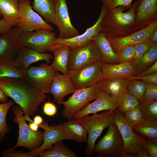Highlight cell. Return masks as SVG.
<instances>
[{
	"label": "cell",
	"instance_id": "7",
	"mask_svg": "<svg viewBox=\"0 0 157 157\" xmlns=\"http://www.w3.org/2000/svg\"><path fill=\"white\" fill-rule=\"evenodd\" d=\"M123 147L122 138L115 123L105 135L95 144L94 153L98 157H121Z\"/></svg>",
	"mask_w": 157,
	"mask_h": 157
},
{
	"label": "cell",
	"instance_id": "21",
	"mask_svg": "<svg viewBox=\"0 0 157 157\" xmlns=\"http://www.w3.org/2000/svg\"><path fill=\"white\" fill-rule=\"evenodd\" d=\"M135 19L138 31L157 20V0H140Z\"/></svg>",
	"mask_w": 157,
	"mask_h": 157
},
{
	"label": "cell",
	"instance_id": "49",
	"mask_svg": "<svg viewBox=\"0 0 157 157\" xmlns=\"http://www.w3.org/2000/svg\"><path fill=\"white\" fill-rule=\"evenodd\" d=\"M137 157H150L146 150L143 148L137 153Z\"/></svg>",
	"mask_w": 157,
	"mask_h": 157
},
{
	"label": "cell",
	"instance_id": "43",
	"mask_svg": "<svg viewBox=\"0 0 157 157\" xmlns=\"http://www.w3.org/2000/svg\"><path fill=\"white\" fill-rule=\"evenodd\" d=\"M144 97L148 100H157V85L148 84L144 92Z\"/></svg>",
	"mask_w": 157,
	"mask_h": 157
},
{
	"label": "cell",
	"instance_id": "32",
	"mask_svg": "<svg viewBox=\"0 0 157 157\" xmlns=\"http://www.w3.org/2000/svg\"><path fill=\"white\" fill-rule=\"evenodd\" d=\"M157 60V43H153L150 49L133 67L138 74L150 67Z\"/></svg>",
	"mask_w": 157,
	"mask_h": 157
},
{
	"label": "cell",
	"instance_id": "15",
	"mask_svg": "<svg viewBox=\"0 0 157 157\" xmlns=\"http://www.w3.org/2000/svg\"><path fill=\"white\" fill-rule=\"evenodd\" d=\"M94 100V101L89 103L82 110L74 115L72 118L78 119L100 111L117 109V99L100 88L97 92Z\"/></svg>",
	"mask_w": 157,
	"mask_h": 157
},
{
	"label": "cell",
	"instance_id": "17",
	"mask_svg": "<svg viewBox=\"0 0 157 157\" xmlns=\"http://www.w3.org/2000/svg\"><path fill=\"white\" fill-rule=\"evenodd\" d=\"M157 27V20L145 28L124 37L107 39L114 52L117 53L122 49L137 44L149 39L152 31Z\"/></svg>",
	"mask_w": 157,
	"mask_h": 157
},
{
	"label": "cell",
	"instance_id": "8",
	"mask_svg": "<svg viewBox=\"0 0 157 157\" xmlns=\"http://www.w3.org/2000/svg\"><path fill=\"white\" fill-rule=\"evenodd\" d=\"M99 88L97 83L90 87L77 89L67 100L61 103L64 106L62 116L68 120L72 118L74 115L94 100Z\"/></svg>",
	"mask_w": 157,
	"mask_h": 157
},
{
	"label": "cell",
	"instance_id": "36",
	"mask_svg": "<svg viewBox=\"0 0 157 157\" xmlns=\"http://www.w3.org/2000/svg\"><path fill=\"white\" fill-rule=\"evenodd\" d=\"M15 103L13 100H11L3 104H0V133L3 139L10 130L6 122L7 114L10 108Z\"/></svg>",
	"mask_w": 157,
	"mask_h": 157
},
{
	"label": "cell",
	"instance_id": "12",
	"mask_svg": "<svg viewBox=\"0 0 157 157\" xmlns=\"http://www.w3.org/2000/svg\"><path fill=\"white\" fill-rule=\"evenodd\" d=\"M101 53L93 40L86 45L71 49L67 67L69 71L73 70L86 64L100 60Z\"/></svg>",
	"mask_w": 157,
	"mask_h": 157
},
{
	"label": "cell",
	"instance_id": "46",
	"mask_svg": "<svg viewBox=\"0 0 157 157\" xmlns=\"http://www.w3.org/2000/svg\"><path fill=\"white\" fill-rule=\"evenodd\" d=\"M12 27L3 19H0V35L8 33L10 31Z\"/></svg>",
	"mask_w": 157,
	"mask_h": 157
},
{
	"label": "cell",
	"instance_id": "45",
	"mask_svg": "<svg viewBox=\"0 0 157 157\" xmlns=\"http://www.w3.org/2000/svg\"><path fill=\"white\" fill-rule=\"evenodd\" d=\"M2 156L3 157H31L27 152H24L22 151L14 150L10 152L4 151Z\"/></svg>",
	"mask_w": 157,
	"mask_h": 157
},
{
	"label": "cell",
	"instance_id": "2",
	"mask_svg": "<svg viewBox=\"0 0 157 157\" xmlns=\"http://www.w3.org/2000/svg\"><path fill=\"white\" fill-rule=\"evenodd\" d=\"M139 2L138 0L132 4L126 12V9L122 6L107 9L101 24V32L107 39L124 37L138 31L135 16Z\"/></svg>",
	"mask_w": 157,
	"mask_h": 157
},
{
	"label": "cell",
	"instance_id": "34",
	"mask_svg": "<svg viewBox=\"0 0 157 157\" xmlns=\"http://www.w3.org/2000/svg\"><path fill=\"white\" fill-rule=\"evenodd\" d=\"M138 106L145 119H157V100L152 101L144 97L139 100Z\"/></svg>",
	"mask_w": 157,
	"mask_h": 157
},
{
	"label": "cell",
	"instance_id": "52",
	"mask_svg": "<svg viewBox=\"0 0 157 157\" xmlns=\"http://www.w3.org/2000/svg\"><path fill=\"white\" fill-rule=\"evenodd\" d=\"M3 138H2L1 135L0 133V144L1 143L2 141L3 140Z\"/></svg>",
	"mask_w": 157,
	"mask_h": 157
},
{
	"label": "cell",
	"instance_id": "38",
	"mask_svg": "<svg viewBox=\"0 0 157 157\" xmlns=\"http://www.w3.org/2000/svg\"><path fill=\"white\" fill-rule=\"evenodd\" d=\"M153 43L150 39L134 46L135 54L131 63L134 67L139 61L143 55L150 49Z\"/></svg>",
	"mask_w": 157,
	"mask_h": 157
},
{
	"label": "cell",
	"instance_id": "50",
	"mask_svg": "<svg viewBox=\"0 0 157 157\" xmlns=\"http://www.w3.org/2000/svg\"><path fill=\"white\" fill-rule=\"evenodd\" d=\"M8 97L6 95L0 87V102L5 103L7 102Z\"/></svg>",
	"mask_w": 157,
	"mask_h": 157
},
{
	"label": "cell",
	"instance_id": "22",
	"mask_svg": "<svg viewBox=\"0 0 157 157\" xmlns=\"http://www.w3.org/2000/svg\"><path fill=\"white\" fill-rule=\"evenodd\" d=\"M101 62L102 78H125L138 73L130 63L110 64Z\"/></svg>",
	"mask_w": 157,
	"mask_h": 157
},
{
	"label": "cell",
	"instance_id": "11",
	"mask_svg": "<svg viewBox=\"0 0 157 157\" xmlns=\"http://www.w3.org/2000/svg\"><path fill=\"white\" fill-rule=\"evenodd\" d=\"M20 20L17 26L23 31L40 29L53 31V27L33 10L29 0H19Z\"/></svg>",
	"mask_w": 157,
	"mask_h": 157
},
{
	"label": "cell",
	"instance_id": "44",
	"mask_svg": "<svg viewBox=\"0 0 157 157\" xmlns=\"http://www.w3.org/2000/svg\"><path fill=\"white\" fill-rule=\"evenodd\" d=\"M44 113L49 116L54 115L57 112V108L53 102L50 101L45 102L43 108Z\"/></svg>",
	"mask_w": 157,
	"mask_h": 157
},
{
	"label": "cell",
	"instance_id": "16",
	"mask_svg": "<svg viewBox=\"0 0 157 157\" xmlns=\"http://www.w3.org/2000/svg\"><path fill=\"white\" fill-rule=\"evenodd\" d=\"M107 10L106 6L102 4L101 12L95 23L87 28L83 34L69 39H61L56 38L57 44L67 46L71 49L84 46L87 44L101 31V23Z\"/></svg>",
	"mask_w": 157,
	"mask_h": 157
},
{
	"label": "cell",
	"instance_id": "51",
	"mask_svg": "<svg viewBox=\"0 0 157 157\" xmlns=\"http://www.w3.org/2000/svg\"><path fill=\"white\" fill-rule=\"evenodd\" d=\"M33 122L38 125L43 122V119L39 115L35 116L33 119Z\"/></svg>",
	"mask_w": 157,
	"mask_h": 157
},
{
	"label": "cell",
	"instance_id": "23",
	"mask_svg": "<svg viewBox=\"0 0 157 157\" xmlns=\"http://www.w3.org/2000/svg\"><path fill=\"white\" fill-rule=\"evenodd\" d=\"M71 48L68 46L56 44L51 47L49 51L54 55L53 60L51 65L56 72L64 74H69L67 63Z\"/></svg>",
	"mask_w": 157,
	"mask_h": 157
},
{
	"label": "cell",
	"instance_id": "40",
	"mask_svg": "<svg viewBox=\"0 0 157 157\" xmlns=\"http://www.w3.org/2000/svg\"><path fill=\"white\" fill-rule=\"evenodd\" d=\"M106 7L107 9L115 8L119 6L129 9L133 0H100Z\"/></svg>",
	"mask_w": 157,
	"mask_h": 157
},
{
	"label": "cell",
	"instance_id": "41",
	"mask_svg": "<svg viewBox=\"0 0 157 157\" xmlns=\"http://www.w3.org/2000/svg\"><path fill=\"white\" fill-rule=\"evenodd\" d=\"M129 80L140 79L148 84H157V72L143 76H131L125 77Z\"/></svg>",
	"mask_w": 157,
	"mask_h": 157
},
{
	"label": "cell",
	"instance_id": "29",
	"mask_svg": "<svg viewBox=\"0 0 157 157\" xmlns=\"http://www.w3.org/2000/svg\"><path fill=\"white\" fill-rule=\"evenodd\" d=\"M25 78V70L19 68L8 60H0V78Z\"/></svg>",
	"mask_w": 157,
	"mask_h": 157
},
{
	"label": "cell",
	"instance_id": "25",
	"mask_svg": "<svg viewBox=\"0 0 157 157\" xmlns=\"http://www.w3.org/2000/svg\"><path fill=\"white\" fill-rule=\"evenodd\" d=\"M19 0H0V13L12 27L17 26L19 20Z\"/></svg>",
	"mask_w": 157,
	"mask_h": 157
},
{
	"label": "cell",
	"instance_id": "31",
	"mask_svg": "<svg viewBox=\"0 0 157 157\" xmlns=\"http://www.w3.org/2000/svg\"><path fill=\"white\" fill-rule=\"evenodd\" d=\"M38 156L40 157H76L77 155L61 141L56 143L51 148L44 151Z\"/></svg>",
	"mask_w": 157,
	"mask_h": 157
},
{
	"label": "cell",
	"instance_id": "20",
	"mask_svg": "<svg viewBox=\"0 0 157 157\" xmlns=\"http://www.w3.org/2000/svg\"><path fill=\"white\" fill-rule=\"evenodd\" d=\"M76 89L69 74H61L57 72L50 85L49 93L53 97V102L60 105L66 96L73 93Z\"/></svg>",
	"mask_w": 157,
	"mask_h": 157
},
{
	"label": "cell",
	"instance_id": "18",
	"mask_svg": "<svg viewBox=\"0 0 157 157\" xmlns=\"http://www.w3.org/2000/svg\"><path fill=\"white\" fill-rule=\"evenodd\" d=\"M23 32L17 26L13 27L8 33L0 35V60L13 61L20 47L18 39Z\"/></svg>",
	"mask_w": 157,
	"mask_h": 157
},
{
	"label": "cell",
	"instance_id": "4",
	"mask_svg": "<svg viewBox=\"0 0 157 157\" xmlns=\"http://www.w3.org/2000/svg\"><path fill=\"white\" fill-rule=\"evenodd\" d=\"M114 122L116 125L123 142L121 157H137V153L143 147L147 139L138 136L134 131L133 127L117 109L114 111Z\"/></svg>",
	"mask_w": 157,
	"mask_h": 157
},
{
	"label": "cell",
	"instance_id": "53",
	"mask_svg": "<svg viewBox=\"0 0 157 157\" xmlns=\"http://www.w3.org/2000/svg\"><path fill=\"white\" fill-rule=\"evenodd\" d=\"M2 17V16H1V14L0 13V20L2 19L1 18Z\"/></svg>",
	"mask_w": 157,
	"mask_h": 157
},
{
	"label": "cell",
	"instance_id": "37",
	"mask_svg": "<svg viewBox=\"0 0 157 157\" xmlns=\"http://www.w3.org/2000/svg\"><path fill=\"white\" fill-rule=\"evenodd\" d=\"M123 115L125 119L133 127L140 124L145 120L138 106L126 112Z\"/></svg>",
	"mask_w": 157,
	"mask_h": 157
},
{
	"label": "cell",
	"instance_id": "10",
	"mask_svg": "<svg viewBox=\"0 0 157 157\" xmlns=\"http://www.w3.org/2000/svg\"><path fill=\"white\" fill-rule=\"evenodd\" d=\"M57 72L49 64L42 62L38 66L29 67L25 70V79L40 91L48 93Z\"/></svg>",
	"mask_w": 157,
	"mask_h": 157
},
{
	"label": "cell",
	"instance_id": "19",
	"mask_svg": "<svg viewBox=\"0 0 157 157\" xmlns=\"http://www.w3.org/2000/svg\"><path fill=\"white\" fill-rule=\"evenodd\" d=\"M53 56L49 53H41L26 47H20L13 61L15 66L26 70L31 64L44 60L49 64Z\"/></svg>",
	"mask_w": 157,
	"mask_h": 157
},
{
	"label": "cell",
	"instance_id": "14",
	"mask_svg": "<svg viewBox=\"0 0 157 157\" xmlns=\"http://www.w3.org/2000/svg\"><path fill=\"white\" fill-rule=\"evenodd\" d=\"M55 24L59 31L57 38L70 39L79 35L78 30L72 24L66 0H54Z\"/></svg>",
	"mask_w": 157,
	"mask_h": 157
},
{
	"label": "cell",
	"instance_id": "24",
	"mask_svg": "<svg viewBox=\"0 0 157 157\" xmlns=\"http://www.w3.org/2000/svg\"><path fill=\"white\" fill-rule=\"evenodd\" d=\"M130 81L125 78H102L97 83L101 89L117 98L127 92Z\"/></svg>",
	"mask_w": 157,
	"mask_h": 157
},
{
	"label": "cell",
	"instance_id": "42",
	"mask_svg": "<svg viewBox=\"0 0 157 157\" xmlns=\"http://www.w3.org/2000/svg\"><path fill=\"white\" fill-rule=\"evenodd\" d=\"M143 148L145 149L150 157H157V143L147 138L144 143Z\"/></svg>",
	"mask_w": 157,
	"mask_h": 157
},
{
	"label": "cell",
	"instance_id": "13",
	"mask_svg": "<svg viewBox=\"0 0 157 157\" xmlns=\"http://www.w3.org/2000/svg\"><path fill=\"white\" fill-rule=\"evenodd\" d=\"M43 129V140L42 144L38 148L32 151L27 152L31 157L38 156L44 151L52 148L56 143L65 140H73L72 136L63 129L62 124L49 126L47 121L43 122L38 125Z\"/></svg>",
	"mask_w": 157,
	"mask_h": 157
},
{
	"label": "cell",
	"instance_id": "5",
	"mask_svg": "<svg viewBox=\"0 0 157 157\" xmlns=\"http://www.w3.org/2000/svg\"><path fill=\"white\" fill-rule=\"evenodd\" d=\"M15 117L14 121L19 127V136L16 145L5 151L10 152L15 150L18 147H24L32 151L39 147L43 142V132L38 130L35 131L32 130L26 122L21 107L17 104L12 109Z\"/></svg>",
	"mask_w": 157,
	"mask_h": 157
},
{
	"label": "cell",
	"instance_id": "48",
	"mask_svg": "<svg viewBox=\"0 0 157 157\" xmlns=\"http://www.w3.org/2000/svg\"><path fill=\"white\" fill-rule=\"evenodd\" d=\"M149 39L153 43H157V27L151 33Z\"/></svg>",
	"mask_w": 157,
	"mask_h": 157
},
{
	"label": "cell",
	"instance_id": "1",
	"mask_svg": "<svg viewBox=\"0 0 157 157\" xmlns=\"http://www.w3.org/2000/svg\"><path fill=\"white\" fill-rule=\"evenodd\" d=\"M0 87L8 97L21 107L24 116L34 115L47 97L46 94L35 88L25 78H0Z\"/></svg>",
	"mask_w": 157,
	"mask_h": 157
},
{
	"label": "cell",
	"instance_id": "35",
	"mask_svg": "<svg viewBox=\"0 0 157 157\" xmlns=\"http://www.w3.org/2000/svg\"><path fill=\"white\" fill-rule=\"evenodd\" d=\"M148 85L142 80H130L127 86V92L140 100L144 98V93Z\"/></svg>",
	"mask_w": 157,
	"mask_h": 157
},
{
	"label": "cell",
	"instance_id": "3",
	"mask_svg": "<svg viewBox=\"0 0 157 157\" xmlns=\"http://www.w3.org/2000/svg\"><path fill=\"white\" fill-rule=\"evenodd\" d=\"M114 110H106L101 113H94L92 116L88 115L76 119L88 133L87 145L85 149L87 155H93L96 140L104 129L114 123Z\"/></svg>",
	"mask_w": 157,
	"mask_h": 157
},
{
	"label": "cell",
	"instance_id": "30",
	"mask_svg": "<svg viewBox=\"0 0 157 157\" xmlns=\"http://www.w3.org/2000/svg\"><path fill=\"white\" fill-rule=\"evenodd\" d=\"M134 131L144 135L157 143V119H145L140 124L133 127Z\"/></svg>",
	"mask_w": 157,
	"mask_h": 157
},
{
	"label": "cell",
	"instance_id": "27",
	"mask_svg": "<svg viewBox=\"0 0 157 157\" xmlns=\"http://www.w3.org/2000/svg\"><path fill=\"white\" fill-rule=\"evenodd\" d=\"M33 9L47 22L55 24V12L53 0H34Z\"/></svg>",
	"mask_w": 157,
	"mask_h": 157
},
{
	"label": "cell",
	"instance_id": "9",
	"mask_svg": "<svg viewBox=\"0 0 157 157\" xmlns=\"http://www.w3.org/2000/svg\"><path fill=\"white\" fill-rule=\"evenodd\" d=\"M68 74L76 88L91 86L102 78L101 61L90 63L69 71Z\"/></svg>",
	"mask_w": 157,
	"mask_h": 157
},
{
	"label": "cell",
	"instance_id": "6",
	"mask_svg": "<svg viewBox=\"0 0 157 157\" xmlns=\"http://www.w3.org/2000/svg\"><path fill=\"white\" fill-rule=\"evenodd\" d=\"M56 33L45 29L34 31L22 32L18 39L20 47H26L41 53L49 51L50 48L57 44Z\"/></svg>",
	"mask_w": 157,
	"mask_h": 157
},
{
	"label": "cell",
	"instance_id": "28",
	"mask_svg": "<svg viewBox=\"0 0 157 157\" xmlns=\"http://www.w3.org/2000/svg\"><path fill=\"white\" fill-rule=\"evenodd\" d=\"M62 126L65 131L72 136L73 140L81 142H87V132L76 119L72 118L62 124Z\"/></svg>",
	"mask_w": 157,
	"mask_h": 157
},
{
	"label": "cell",
	"instance_id": "26",
	"mask_svg": "<svg viewBox=\"0 0 157 157\" xmlns=\"http://www.w3.org/2000/svg\"><path fill=\"white\" fill-rule=\"evenodd\" d=\"M93 40L101 53V62L110 64L119 63L117 54L113 51L110 42L102 32L99 33Z\"/></svg>",
	"mask_w": 157,
	"mask_h": 157
},
{
	"label": "cell",
	"instance_id": "39",
	"mask_svg": "<svg viewBox=\"0 0 157 157\" xmlns=\"http://www.w3.org/2000/svg\"><path fill=\"white\" fill-rule=\"evenodd\" d=\"M117 53L119 57V63L128 62L131 64L135 54L134 47H124L119 51Z\"/></svg>",
	"mask_w": 157,
	"mask_h": 157
},
{
	"label": "cell",
	"instance_id": "47",
	"mask_svg": "<svg viewBox=\"0 0 157 157\" xmlns=\"http://www.w3.org/2000/svg\"><path fill=\"white\" fill-rule=\"evenodd\" d=\"M156 72H157V60L150 67L136 75L143 76L151 74Z\"/></svg>",
	"mask_w": 157,
	"mask_h": 157
},
{
	"label": "cell",
	"instance_id": "33",
	"mask_svg": "<svg viewBox=\"0 0 157 157\" xmlns=\"http://www.w3.org/2000/svg\"><path fill=\"white\" fill-rule=\"evenodd\" d=\"M116 99L117 109L123 114L138 106L140 102L137 98L127 92Z\"/></svg>",
	"mask_w": 157,
	"mask_h": 157
}]
</instances>
